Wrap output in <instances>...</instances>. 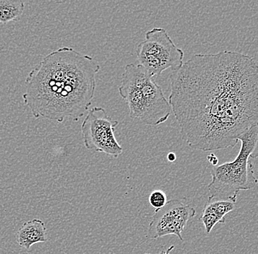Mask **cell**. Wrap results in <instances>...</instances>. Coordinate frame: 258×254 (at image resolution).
<instances>
[{"label":"cell","instance_id":"13","mask_svg":"<svg viewBox=\"0 0 258 254\" xmlns=\"http://www.w3.org/2000/svg\"><path fill=\"white\" fill-rule=\"evenodd\" d=\"M167 160H168L169 162H174L176 160V155H175L174 152H169L168 155H167Z\"/></svg>","mask_w":258,"mask_h":254},{"label":"cell","instance_id":"4","mask_svg":"<svg viewBox=\"0 0 258 254\" xmlns=\"http://www.w3.org/2000/svg\"><path fill=\"white\" fill-rule=\"evenodd\" d=\"M241 147L235 160L212 167L210 197L235 203L241 191L254 189L257 183L253 159L257 157L258 126L254 125L238 138Z\"/></svg>","mask_w":258,"mask_h":254},{"label":"cell","instance_id":"14","mask_svg":"<svg viewBox=\"0 0 258 254\" xmlns=\"http://www.w3.org/2000/svg\"><path fill=\"white\" fill-rule=\"evenodd\" d=\"M175 249V246L172 245L168 247L165 251H162L160 254H171V252ZM145 254H151V253H145Z\"/></svg>","mask_w":258,"mask_h":254},{"label":"cell","instance_id":"2","mask_svg":"<svg viewBox=\"0 0 258 254\" xmlns=\"http://www.w3.org/2000/svg\"><path fill=\"white\" fill-rule=\"evenodd\" d=\"M100 69L90 56L72 47L59 48L29 73L24 104L36 119L58 123L68 118L78 121L93 103Z\"/></svg>","mask_w":258,"mask_h":254},{"label":"cell","instance_id":"9","mask_svg":"<svg viewBox=\"0 0 258 254\" xmlns=\"http://www.w3.org/2000/svg\"><path fill=\"white\" fill-rule=\"evenodd\" d=\"M18 244L29 250L35 244L48 241L47 231L44 223L40 219L25 222L16 234Z\"/></svg>","mask_w":258,"mask_h":254},{"label":"cell","instance_id":"11","mask_svg":"<svg viewBox=\"0 0 258 254\" xmlns=\"http://www.w3.org/2000/svg\"><path fill=\"white\" fill-rule=\"evenodd\" d=\"M167 202V197L165 193L161 190H155L151 192L149 196V203L156 209V210H159L161 207H164Z\"/></svg>","mask_w":258,"mask_h":254},{"label":"cell","instance_id":"12","mask_svg":"<svg viewBox=\"0 0 258 254\" xmlns=\"http://www.w3.org/2000/svg\"><path fill=\"white\" fill-rule=\"evenodd\" d=\"M207 159L209 163H211L213 166L219 165V159H218L217 156L215 155V154L213 153V152H211V153H210L209 155L207 156Z\"/></svg>","mask_w":258,"mask_h":254},{"label":"cell","instance_id":"8","mask_svg":"<svg viewBox=\"0 0 258 254\" xmlns=\"http://www.w3.org/2000/svg\"><path fill=\"white\" fill-rule=\"evenodd\" d=\"M235 204L231 201L209 197L199 218L207 235L216 225L225 223L226 215L235 209Z\"/></svg>","mask_w":258,"mask_h":254},{"label":"cell","instance_id":"7","mask_svg":"<svg viewBox=\"0 0 258 254\" xmlns=\"http://www.w3.org/2000/svg\"><path fill=\"white\" fill-rule=\"evenodd\" d=\"M196 216V210L185 201L172 199L154 215L148 226L146 237L156 239L167 235H175L183 241L182 232L187 223Z\"/></svg>","mask_w":258,"mask_h":254},{"label":"cell","instance_id":"1","mask_svg":"<svg viewBox=\"0 0 258 254\" xmlns=\"http://www.w3.org/2000/svg\"><path fill=\"white\" fill-rule=\"evenodd\" d=\"M189 147H233L258 123V67L236 51L197 54L170 75L168 100Z\"/></svg>","mask_w":258,"mask_h":254},{"label":"cell","instance_id":"3","mask_svg":"<svg viewBox=\"0 0 258 254\" xmlns=\"http://www.w3.org/2000/svg\"><path fill=\"white\" fill-rule=\"evenodd\" d=\"M118 92L128 105L130 117L145 125L158 126L172 114L161 87L139 64L125 65Z\"/></svg>","mask_w":258,"mask_h":254},{"label":"cell","instance_id":"10","mask_svg":"<svg viewBox=\"0 0 258 254\" xmlns=\"http://www.w3.org/2000/svg\"><path fill=\"white\" fill-rule=\"evenodd\" d=\"M24 3L19 0H0V23L17 22L23 15Z\"/></svg>","mask_w":258,"mask_h":254},{"label":"cell","instance_id":"5","mask_svg":"<svg viewBox=\"0 0 258 254\" xmlns=\"http://www.w3.org/2000/svg\"><path fill=\"white\" fill-rule=\"evenodd\" d=\"M136 53L139 65L153 78L168 69L175 71L183 64V50L177 47L165 29L161 27L147 32L144 41L137 46Z\"/></svg>","mask_w":258,"mask_h":254},{"label":"cell","instance_id":"6","mask_svg":"<svg viewBox=\"0 0 258 254\" xmlns=\"http://www.w3.org/2000/svg\"><path fill=\"white\" fill-rule=\"evenodd\" d=\"M118 124L117 120L108 115L104 108H92L81 127L84 145L88 150L117 158L123 152L114 135Z\"/></svg>","mask_w":258,"mask_h":254}]
</instances>
